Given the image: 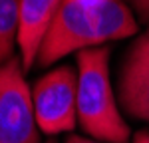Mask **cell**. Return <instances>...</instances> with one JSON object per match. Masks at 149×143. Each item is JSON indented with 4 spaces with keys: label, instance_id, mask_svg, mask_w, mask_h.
<instances>
[{
    "label": "cell",
    "instance_id": "10",
    "mask_svg": "<svg viewBox=\"0 0 149 143\" xmlns=\"http://www.w3.org/2000/svg\"><path fill=\"white\" fill-rule=\"evenodd\" d=\"M66 143H103V141H95V139H86V137H78V135H74V137H70Z\"/></svg>",
    "mask_w": 149,
    "mask_h": 143
},
{
    "label": "cell",
    "instance_id": "4",
    "mask_svg": "<svg viewBox=\"0 0 149 143\" xmlns=\"http://www.w3.org/2000/svg\"><path fill=\"white\" fill-rule=\"evenodd\" d=\"M36 123L42 133L58 135L78 123V72L60 66L46 74L32 92Z\"/></svg>",
    "mask_w": 149,
    "mask_h": 143
},
{
    "label": "cell",
    "instance_id": "11",
    "mask_svg": "<svg viewBox=\"0 0 149 143\" xmlns=\"http://www.w3.org/2000/svg\"><path fill=\"white\" fill-rule=\"evenodd\" d=\"M133 143H149V133L147 131H139L133 137Z\"/></svg>",
    "mask_w": 149,
    "mask_h": 143
},
{
    "label": "cell",
    "instance_id": "1",
    "mask_svg": "<svg viewBox=\"0 0 149 143\" xmlns=\"http://www.w3.org/2000/svg\"><path fill=\"white\" fill-rule=\"evenodd\" d=\"M137 32L125 0H62L42 42L38 62L50 66L72 52L100 48Z\"/></svg>",
    "mask_w": 149,
    "mask_h": 143
},
{
    "label": "cell",
    "instance_id": "6",
    "mask_svg": "<svg viewBox=\"0 0 149 143\" xmlns=\"http://www.w3.org/2000/svg\"><path fill=\"white\" fill-rule=\"evenodd\" d=\"M121 106L129 115L149 121V54L131 48L119 82Z\"/></svg>",
    "mask_w": 149,
    "mask_h": 143
},
{
    "label": "cell",
    "instance_id": "12",
    "mask_svg": "<svg viewBox=\"0 0 149 143\" xmlns=\"http://www.w3.org/2000/svg\"><path fill=\"white\" fill-rule=\"evenodd\" d=\"M46 143H58V141H56V139H48Z\"/></svg>",
    "mask_w": 149,
    "mask_h": 143
},
{
    "label": "cell",
    "instance_id": "7",
    "mask_svg": "<svg viewBox=\"0 0 149 143\" xmlns=\"http://www.w3.org/2000/svg\"><path fill=\"white\" fill-rule=\"evenodd\" d=\"M20 0H0V64L12 60L14 42L18 40Z\"/></svg>",
    "mask_w": 149,
    "mask_h": 143
},
{
    "label": "cell",
    "instance_id": "3",
    "mask_svg": "<svg viewBox=\"0 0 149 143\" xmlns=\"http://www.w3.org/2000/svg\"><path fill=\"white\" fill-rule=\"evenodd\" d=\"M0 143H40L32 94L18 58L0 66Z\"/></svg>",
    "mask_w": 149,
    "mask_h": 143
},
{
    "label": "cell",
    "instance_id": "9",
    "mask_svg": "<svg viewBox=\"0 0 149 143\" xmlns=\"http://www.w3.org/2000/svg\"><path fill=\"white\" fill-rule=\"evenodd\" d=\"M135 48H139V50H143V52L149 54V28H147V32L143 34V38H139L135 42Z\"/></svg>",
    "mask_w": 149,
    "mask_h": 143
},
{
    "label": "cell",
    "instance_id": "2",
    "mask_svg": "<svg viewBox=\"0 0 149 143\" xmlns=\"http://www.w3.org/2000/svg\"><path fill=\"white\" fill-rule=\"evenodd\" d=\"M78 123L95 141H129L109 82V50L103 46L78 52Z\"/></svg>",
    "mask_w": 149,
    "mask_h": 143
},
{
    "label": "cell",
    "instance_id": "8",
    "mask_svg": "<svg viewBox=\"0 0 149 143\" xmlns=\"http://www.w3.org/2000/svg\"><path fill=\"white\" fill-rule=\"evenodd\" d=\"M125 2L133 4V8L137 10V14L143 18V20L149 18V0H125Z\"/></svg>",
    "mask_w": 149,
    "mask_h": 143
},
{
    "label": "cell",
    "instance_id": "5",
    "mask_svg": "<svg viewBox=\"0 0 149 143\" xmlns=\"http://www.w3.org/2000/svg\"><path fill=\"white\" fill-rule=\"evenodd\" d=\"M62 0H20L18 16V46H20V64L28 72L38 60L42 42L54 22Z\"/></svg>",
    "mask_w": 149,
    "mask_h": 143
}]
</instances>
